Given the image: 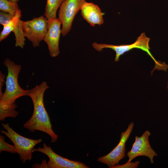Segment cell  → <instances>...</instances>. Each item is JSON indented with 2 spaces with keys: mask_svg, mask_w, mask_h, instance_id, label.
<instances>
[{
  "mask_svg": "<svg viewBox=\"0 0 168 168\" xmlns=\"http://www.w3.org/2000/svg\"><path fill=\"white\" fill-rule=\"evenodd\" d=\"M49 88L47 82L43 81L33 88L28 90L26 96H30L32 101L34 110L30 118L23 125L24 128L30 132L38 130L49 136L51 142H56L58 136L53 131L50 117L44 106V95Z\"/></svg>",
  "mask_w": 168,
  "mask_h": 168,
  "instance_id": "1",
  "label": "cell"
},
{
  "mask_svg": "<svg viewBox=\"0 0 168 168\" xmlns=\"http://www.w3.org/2000/svg\"><path fill=\"white\" fill-rule=\"evenodd\" d=\"M150 38L147 37L145 33H142L137 38L136 41L133 44H129L114 45L105 44H98L96 42L92 44L93 47L96 50L100 52L105 48H110L115 52L114 61L118 62L119 61L121 56L133 49H139L146 52L154 62L155 67L152 70L153 71L157 70L166 71L168 69V65L164 62H161L156 60L150 52V48L149 46Z\"/></svg>",
  "mask_w": 168,
  "mask_h": 168,
  "instance_id": "2",
  "label": "cell"
},
{
  "mask_svg": "<svg viewBox=\"0 0 168 168\" xmlns=\"http://www.w3.org/2000/svg\"><path fill=\"white\" fill-rule=\"evenodd\" d=\"M4 66L7 70L5 82L6 88L0 101L9 103H15L18 98L26 96L28 90L22 88L18 82V78L22 69L20 64L7 58L3 61Z\"/></svg>",
  "mask_w": 168,
  "mask_h": 168,
  "instance_id": "3",
  "label": "cell"
},
{
  "mask_svg": "<svg viewBox=\"0 0 168 168\" xmlns=\"http://www.w3.org/2000/svg\"><path fill=\"white\" fill-rule=\"evenodd\" d=\"M6 131L1 130V133L5 135L13 143L22 162L30 161L32 158V150L34 147L42 141L41 138L33 139L26 138L15 132L8 123L2 124Z\"/></svg>",
  "mask_w": 168,
  "mask_h": 168,
  "instance_id": "4",
  "label": "cell"
},
{
  "mask_svg": "<svg viewBox=\"0 0 168 168\" xmlns=\"http://www.w3.org/2000/svg\"><path fill=\"white\" fill-rule=\"evenodd\" d=\"M47 18L44 15L30 20L22 21L24 34L34 47H39L48 30Z\"/></svg>",
  "mask_w": 168,
  "mask_h": 168,
  "instance_id": "5",
  "label": "cell"
},
{
  "mask_svg": "<svg viewBox=\"0 0 168 168\" xmlns=\"http://www.w3.org/2000/svg\"><path fill=\"white\" fill-rule=\"evenodd\" d=\"M86 0H65L60 6L58 18L62 25V35L64 36L71 30L74 18Z\"/></svg>",
  "mask_w": 168,
  "mask_h": 168,
  "instance_id": "6",
  "label": "cell"
},
{
  "mask_svg": "<svg viewBox=\"0 0 168 168\" xmlns=\"http://www.w3.org/2000/svg\"><path fill=\"white\" fill-rule=\"evenodd\" d=\"M134 124L131 122L127 129L121 133L120 141L116 147L109 153L98 158L97 161L107 165L110 168H113L119 164L126 154L125 144L132 133Z\"/></svg>",
  "mask_w": 168,
  "mask_h": 168,
  "instance_id": "7",
  "label": "cell"
},
{
  "mask_svg": "<svg viewBox=\"0 0 168 168\" xmlns=\"http://www.w3.org/2000/svg\"><path fill=\"white\" fill-rule=\"evenodd\" d=\"M151 135L150 131L147 130L141 136L135 137V141L131 149L127 153L128 158V162L131 161L137 157L142 156L149 158L151 163H154V158L157 156V154L152 148L150 143L149 137Z\"/></svg>",
  "mask_w": 168,
  "mask_h": 168,
  "instance_id": "8",
  "label": "cell"
},
{
  "mask_svg": "<svg viewBox=\"0 0 168 168\" xmlns=\"http://www.w3.org/2000/svg\"><path fill=\"white\" fill-rule=\"evenodd\" d=\"M37 151L46 155L49 158L45 168H88L89 167L80 161H72L64 158L55 152L50 146L45 143L42 147L34 148L32 152Z\"/></svg>",
  "mask_w": 168,
  "mask_h": 168,
  "instance_id": "9",
  "label": "cell"
},
{
  "mask_svg": "<svg viewBox=\"0 0 168 168\" xmlns=\"http://www.w3.org/2000/svg\"><path fill=\"white\" fill-rule=\"evenodd\" d=\"M61 22L58 18H51L48 20V30L43 40L47 44L50 55L52 57L58 56L59 53V41Z\"/></svg>",
  "mask_w": 168,
  "mask_h": 168,
  "instance_id": "10",
  "label": "cell"
},
{
  "mask_svg": "<svg viewBox=\"0 0 168 168\" xmlns=\"http://www.w3.org/2000/svg\"><path fill=\"white\" fill-rule=\"evenodd\" d=\"M80 10L82 17L91 26L101 25L104 23V13L97 5L86 1Z\"/></svg>",
  "mask_w": 168,
  "mask_h": 168,
  "instance_id": "11",
  "label": "cell"
},
{
  "mask_svg": "<svg viewBox=\"0 0 168 168\" xmlns=\"http://www.w3.org/2000/svg\"><path fill=\"white\" fill-rule=\"evenodd\" d=\"M17 105L15 103H9L0 101V120L3 121L6 118H15L19 112L15 109Z\"/></svg>",
  "mask_w": 168,
  "mask_h": 168,
  "instance_id": "12",
  "label": "cell"
},
{
  "mask_svg": "<svg viewBox=\"0 0 168 168\" xmlns=\"http://www.w3.org/2000/svg\"><path fill=\"white\" fill-rule=\"evenodd\" d=\"M65 0H46L44 16L49 19L56 17L57 12Z\"/></svg>",
  "mask_w": 168,
  "mask_h": 168,
  "instance_id": "13",
  "label": "cell"
},
{
  "mask_svg": "<svg viewBox=\"0 0 168 168\" xmlns=\"http://www.w3.org/2000/svg\"><path fill=\"white\" fill-rule=\"evenodd\" d=\"M0 11L8 13L13 16L21 13L17 2L8 0H0Z\"/></svg>",
  "mask_w": 168,
  "mask_h": 168,
  "instance_id": "14",
  "label": "cell"
},
{
  "mask_svg": "<svg viewBox=\"0 0 168 168\" xmlns=\"http://www.w3.org/2000/svg\"><path fill=\"white\" fill-rule=\"evenodd\" d=\"M21 16V13H19L14 16L8 23L3 26V29L0 33V42L6 38L11 32H14Z\"/></svg>",
  "mask_w": 168,
  "mask_h": 168,
  "instance_id": "15",
  "label": "cell"
},
{
  "mask_svg": "<svg viewBox=\"0 0 168 168\" xmlns=\"http://www.w3.org/2000/svg\"><path fill=\"white\" fill-rule=\"evenodd\" d=\"M22 21L20 19L19 20L13 32L15 36V47L23 49L25 44V39L22 27Z\"/></svg>",
  "mask_w": 168,
  "mask_h": 168,
  "instance_id": "16",
  "label": "cell"
},
{
  "mask_svg": "<svg viewBox=\"0 0 168 168\" xmlns=\"http://www.w3.org/2000/svg\"><path fill=\"white\" fill-rule=\"evenodd\" d=\"M5 138L3 136L0 135V152L6 151L11 153H17L16 150L14 146L10 144L5 141Z\"/></svg>",
  "mask_w": 168,
  "mask_h": 168,
  "instance_id": "17",
  "label": "cell"
},
{
  "mask_svg": "<svg viewBox=\"0 0 168 168\" xmlns=\"http://www.w3.org/2000/svg\"><path fill=\"white\" fill-rule=\"evenodd\" d=\"M14 16L9 14L2 11L0 12V24L3 26L8 23Z\"/></svg>",
  "mask_w": 168,
  "mask_h": 168,
  "instance_id": "18",
  "label": "cell"
},
{
  "mask_svg": "<svg viewBox=\"0 0 168 168\" xmlns=\"http://www.w3.org/2000/svg\"><path fill=\"white\" fill-rule=\"evenodd\" d=\"M139 161L134 162H127L125 164L122 165H116L114 166L113 168H137L139 166Z\"/></svg>",
  "mask_w": 168,
  "mask_h": 168,
  "instance_id": "19",
  "label": "cell"
},
{
  "mask_svg": "<svg viewBox=\"0 0 168 168\" xmlns=\"http://www.w3.org/2000/svg\"><path fill=\"white\" fill-rule=\"evenodd\" d=\"M5 75L3 74L1 71L0 72V99L1 98L3 95L2 92V89L4 85Z\"/></svg>",
  "mask_w": 168,
  "mask_h": 168,
  "instance_id": "20",
  "label": "cell"
},
{
  "mask_svg": "<svg viewBox=\"0 0 168 168\" xmlns=\"http://www.w3.org/2000/svg\"><path fill=\"white\" fill-rule=\"evenodd\" d=\"M8 0L12 1V2H17L19 1V0Z\"/></svg>",
  "mask_w": 168,
  "mask_h": 168,
  "instance_id": "21",
  "label": "cell"
},
{
  "mask_svg": "<svg viewBox=\"0 0 168 168\" xmlns=\"http://www.w3.org/2000/svg\"><path fill=\"white\" fill-rule=\"evenodd\" d=\"M167 89L168 90V82H167Z\"/></svg>",
  "mask_w": 168,
  "mask_h": 168,
  "instance_id": "22",
  "label": "cell"
}]
</instances>
